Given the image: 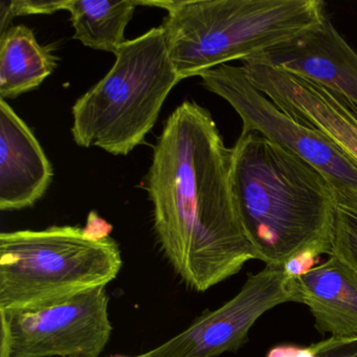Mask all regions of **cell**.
<instances>
[{
    "instance_id": "1",
    "label": "cell",
    "mask_w": 357,
    "mask_h": 357,
    "mask_svg": "<svg viewBox=\"0 0 357 357\" xmlns=\"http://www.w3.org/2000/svg\"><path fill=\"white\" fill-rule=\"evenodd\" d=\"M231 149L208 110L185 101L153 147L147 191L162 254L181 281L204 292L259 260L234 202Z\"/></svg>"
},
{
    "instance_id": "2",
    "label": "cell",
    "mask_w": 357,
    "mask_h": 357,
    "mask_svg": "<svg viewBox=\"0 0 357 357\" xmlns=\"http://www.w3.org/2000/svg\"><path fill=\"white\" fill-rule=\"evenodd\" d=\"M231 183L242 229L266 265L331 254L335 193L300 156L257 132L231 148Z\"/></svg>"
},
{
    "instance_id": "3",
    "label": "cell",
    "mask_w": 357,
    "mask_h": 357,
    "mask_svg": "<svg viewBox=\"0 0 357 357\" xmlns=\"http://www.w3.org/2000/svg\"><path fill=\"white\" fill-rule=\"evenodd\" d=\"M166 10L162 28L181 80L246 59L321 24V0L139 1Z\"/></svg>"
},
{
    "instance_id": "4",
    "label": "cell",
    "mask_w": 357,
    "mask_h": 357,
    "mask_svg": "<svg viewBox=\"0 0 357 357\" xmlns=\"http://www.w3.org/2000/svg\"><path fill=\"white\" fill-rule=\"evenodd\" d=\"M109 72L73 106L72 135L83 148L128 155L145 142L181 80L162 26L127 40Z\"/></svg>"
},
{
    "instance_id": "5",
    "label": "cell",
    "mask_w": 357,
    "mask_h": 357,
    "mask_svg": "<svg viewBox=\"0 0 357 357\" xmlns=\"http://www.w3.org/2000/svg\"><path fill=\"white\" fill-rule=\"evenodd\" d=\"M122 256L110 236L77 227L0 234V309L22 308L106 287Z\"/></svg>"
},
{
    "instance_id": "6",
    "label": "cell",
    "mask_w": 357,
    "mask_h": 357,
    "mask_svg": "<svg viewBox=\"0 0 357 357\" xmlns=\"http://www.w3.org/2000/svg\"><path fill=\"white\" fill-rule=\"evenodd\" d=\"M112 332L106 287L0 309V357H99Z\"/></svg>"
},
{
    "instance_id": "7",
    "label": "cell",
    "mask_w": 357,
    "mask_h": 357,
    "mask_svg": "<svg viewBox=\"0 0 357 357\" xmlns=\"http://www.w3.org/2000/svg\"><path fill=\"white\" fill-rule=\"evenodd\" d=\"M204 89L225 99L257 132L294 152L329 181L337 202H357V162L331 139L284 114L246 78L242 68L223 66L199 74Z\"/></svg>"
},
{
    "instance_id": "8",
    "label": "cell",
    "mask_w": 357,
    "mask_h": 357,
    "mask_svg": "<svg viewBox=\"0 0 357 357\" xmlns=\"http://www.w3.org/2000/svg\"><path fill=\"white\" fill-rule=\"evenodd\" d=\"M292 277L284 266L266 265L240 291L215 310L202 313L187 329L149 351L153 357H217L248 340L259 317L278 305L296 302Z\"/></svg>"
},
{
    "instance_id": "9",
    "label": "cell",
    "mask_w": 357,
    "mask_h": 357,
    "mask_svg": "<svg viewBox=\"0 0 357 357\" xmlns=\"http://www.w3.org/2000/svg\"><path fill=\"white\" fill-rule=\"evenodd\" d=\"M250 82L284 114L331 139L357 162V112L324 85L255 58L242 60Z\"/></svg>"
},
{
    "instance_id": "10",
    "label": "cell",
    "mask_w": 357,
    "mask_h": 357,
    "mask_svg": "<svg viewBox=\"0 0 357 357\" xmlns=\"http://www.w3.org/2000/svg\"><path fill=\"white\" fill-rule=\"evenodd\" d=\"M252 58L324 85L357 112V54L327 14L321 24Z\"/></svg>"
},
{
    "instance_id": "11",
    "label": "cell",
    "mask_w": 357,
    "mask_h": 357,
    "mask_svg": "<svg viewBox=\"0 0 357 357\" xmlns=\"http://www.w3.org/2000/svg\"><path fill=\"white\" fill-rule=\"evenodd\" d=\"M53 175L34 133L0 98V210L34 206L49 189Z\"/></svg>"
},
{
    "instance_id": "12",
    "label": "cell",
    "mask_w": 357,
    "mask_h": 357,
    "mask_svg": "<svg viewBox=\"0 0 357 357\" xmlns=\"http://www.w3.org/2000/svg\"><path fill=\"white\" fill-rule=\"evenodd\" d=\"M291 282L296 302L308 306L321 333L357 337V282L337 259L329 256Z\"/></svg>"
},
{
    "instance_id": "13",
    "label": "cell",
    "mask_w": 357,
    "mask_h": 357,
    "mask_svg": "<svg viewBox=\"0 0 357 357\" xmlns=\"http://www.w3.org/2000/svg\"><path fill=\"white\" fill-rule=\"evenodd\" d=\"M57 66V56L39 45L32 29L10 26L0 35V98L15 99L38 89Z\"/></svg>"
},
{
    "instance_id": "14",
    "label": "cell",
    "mask_w": 357,
    "mask_h": 357,
    "mask_svg": "<svg viewBox=\"0 0 357 357\" xmlns=\"http://www.w3.org/2000/svg\"><path fill=\"white\" fill-rule=\"evenodd\" d=\"M137 6L135 0H66L64 11L70 14L74 39L85 47L116 55L127 41L125 31Z\"/></svg>"
},
{
    "instance_id": "15",
    "label": "cell",
    "mask_w": 357,
    "mask_h": 357,
    "mask_svg": "<svg viewBox=\"0 0 357 357\" xmlns=\"http://www.w3.org/2000/svg\"><path fill=\"white\" fill-rule=\"evenodd\" d=\"M357 282V202H335L331 254Z\"/></svg>"
},
{
    "instance_id": "16",
    "label": "cell",
    "mask_w": 357,
    "mask_h": 357,
    "mask_svg": "<svg viewBox=\"0 0 357 357\" xmlns=\"http://www.w3.org/2000/svg\"><path fill=\"white\" fill-rule=\"evenodd\" d=\"M64 1H28V0H12L3 1L0 8V35L10 28L12 20L18 16L37 15V14H53L64 10Z\"/></svg>"
},
{
    "instance_id": "17",
    "label": "cell",
    "mask_w": 357,
    "mask_h": 357,
    "mask_svg": "<svg viewBox=\"0 0 357 357\" xmlns=\"http://www.w3.org/2000/svg\"><path fill=\"white\" fill-rule=\"evenodd\" d=\"M310 347L317 357H357V337H329Z\"/></svg>"
},
{
    "instance_id": "18",
    "label": "cell",
    "mask_w": 357,
    "mask_h": 357,
    "mask_svg": "<svg viewBox=\"0 0 357 357\" xmlns=\"http://www.w3.org/2000/svg\"><path fill=\"white\" fill-rule=\"evenodd\" d=\"M266 357H317L311 347L292 346L282 344L273 347Z\"/></svg>"
},
{
    "instance_id": "19",
    "label": "cell",
    "mask_w": 357,
    "mask_h": 357,
    "mask_svg": "<svg viewBox=\"0 0 357 357\" xmlns=\"http://www.w3.org/2000/svg\"><path fill=\"white\" fill-rule=\"evenodd\" d=\"M114 357H129V356H121V355H116V356ZM131 357H153L151 354H150L149 351L148 352L144 353V354H139V355H135V356H131Z\"/></svg>"
}]
</instances>
